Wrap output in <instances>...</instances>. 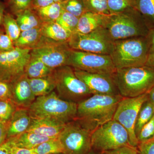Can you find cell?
<instances>
[{
  "label": "cell",
  "mask_w": 154,
  "mask_h": 154,
  "mask_svg": "<svg viewBox=\"0 0 154 154\" xmlns=\"http://www.w3.org/2000/svg\"><path fill=\"white\" fill-rule=\"evenodd\" d=\"M11 154H32L34 152L33 149L22 148L15 146L11 144Z\"/></svg>",
  "instance_id": "b9f144b4"
},
{
  "label": "cell",
  "mask_w": 154,
  "mask_h": 154,
  "mask_svg": "<svg viewBox=\"0 0 154 154\" xmlns=\"http://www.w3.org/2000/svg\"><path fill=\"white\" fill-rule=\"evenodd\" d=\"M67 66L88 72L110 75L114 74L116 69L109 54L72 49L70 53Z\"/></svg>",
  "instance_id": "9c48e42d"
},
{
  "label": "cell",
  "mask_w": 154,
  "mask_h": 154,
  "mask_svg": "<svg viewBox=\"0 0 154 154\" xmlns=\"http://www.w3.org/2000/svg\"><path fill=\"white\" fill-rule=\"evenodd\" d=\"M40 28L22 31L19 38L14 42L15 47L32 50L50 44L42 36Z\"/></svg>",
  "instance_id": "ac0fdd59"
},
{
  "label": "cell",
  "mask_w": 154,
  "mask_h": 154,
  "mask_svg": "<svg viewBox=\"0 0 154 154\" xmlns=\"http://www.w3.org/2000/svg\"><path fill=\"white\" fill-rule=\"evenodd\" d=\"M91 144L92 150L99 153L131 145L126 130L113 119L98 127L92 132Z\"/></svg>",
  "instance_id": "52a82bcc"
},
{
  "label": "cell",
  "mask_w": 154,
  "mask_h": 154,
  "mask_svg": "<svg viewBox=\"0 0 154 154\" xmlns=\"http://www.w3.org/2000/svg\"><path fill=\"white\" fill-rule=\"evenodd\" d=\"M28 80L32 92L36 97L49 94L56 88L55 80L52 74L43 78Z\"/></svg>",
  "instance_id": "7402d4cb"
},
{
  "label": "cell",
  "mask_w": 154,
  "mask_h": 154,
  "mask_svg": "<svg viewBox=\"0 0 154 154\" xmlns=\"http://www.w3.org/2000/svg\"><path fill=\"white\" fill-rule=\"evenodd\" d=\"M4 16L5 15H4V6L0 3V25L3 24Z\"/></svg>",
  "instance_id": "c3c4849f"
},
{
  "label": "cell",
  "mask_w": 154,
  "mask_h": 154,
  "mask_svg": "<svg viewBox=\"0 0 154 154\" xmlns=\"http://www.w3.org/2000/svg\"><path fill=\"white\" fill-rule=\"evenodd\" d=\"M107 16L87 11L79 18L75 33L87 34L99 28H103Z\"/></svg>",
  "instance_id": "ffe728a7"
},
{
  "label": "cell",
  "mask_w": 154,
  "mask_h": 154,
  "mask_svg": "<svg viewBox=\"0 0 154 154\" xmlns=\"http://www.w3.org/2000/svg\"><path fill=\"white\" fill-rule=\"evenodd\" d=\"M51 139L53 138L26 131L7 139L12 145L15 146L28 149H33L40 144Z\"/></svg>",
  "instance_id": "44dd1931"
},
{
  "label": "cell",
  "mask_w": 154,
  "mask_h": 154,
  "mask_svg": "<svg viewBox=\"0 0 154 154\" xmlns=\"http://www.w3.org/2000/svg\"><path fill=\"white\" fill-rule=\"evenodd\" d=\"M17 17L16 20L21 31L40 28L43 23L33 8L26 10Z\"/></svg>",
  "instance_id": "cb8c5ba5"
},
{
  "label": "cell",
  "mask_w": 154,
  "mask_h": 154,
  "mask_svg": "<svg viewBox=\"0 0 154 154\" xmlns=\"http://www.w3.org/2000/svg\"><path fill=\"white\" fill-rule=\"evenodd\" d=\"M113 77L122 97L134 98L148 94L154 87V67L116 69Z\"/></svg>",
  "instance_id": "7a4b0ae2"
},
{
  "label": "cell",
  "mask_w": 154,
  "mask_h": 154,
  "mask_svg": "<svg viewBox=\"0 0 154 154\" xmlns=\"http://www.w3.org/2000/svg\"><path fill=\"white\" fill-rule=\"evenodd\" d=\"M37 154L63 153V149L58 137L51 139L37 146L33 149Z\"/></svg>",
  "instance_id": "83f0119b"
},
{
  "label": "cell",
  "mask_w": 154,
  "mask_h": 154,
  "mask_svg": "<svg viewBox=\"0 0 154 154\" xmlns=\"http://www.w3.org/2000/svg\"><path fill=\"white\" fill-rule=\"evenodd\" d=\"M100 154H139V151L137 147L129 145L102 152Z\"/></svg>",
  "instance_id": "8d00e7d4"
},
{
  "label": "cell",
  "mask_w": 154,
  "mask_h": 154,
  "mask_svg": "<svg viewBox=\"0 0 154 154\" xmlns=\"http://www.w3.org/2000/svg\"><path fill=\"white\" fill-rule=\"evenodd\" d=\"M54 70L48 67L40 60L31 55L25 69L28 79L43 78L51 75Z\"/></svg>",
  "instance_id": "603a6c76"
},
{
  "label": "cell",
  "mask_w": 154,
  "mask_h": 154,
  "mask_svg": "<svg viewBox=\"0 0 154 154\" xmlns=\"http://www.w3.org/2000/svg\"><path fill=\"white\" fill-rule=\"evenodd\" d=\"M7 136H4L0 137V146L2 144L7 140Z\"/></svg>",
  "instance_id": "681fc988"
},
{
  "label": "cell",
  "mask_w": 154,
  "mask_h": 154,
  "mask_svg": "<svg viewBox=\"0 0 154 154\" xmlns=\"http://www.w3.org/2000/svg\"><path fill=\"white\" fill-rule=\"evenodd\" d=\"M148 100L154 107V87L148 93Z\"/></svg>",
  "instance_id": "bcb514c9"
},
{
  "label": "cell",
  "mask_w": 154,
  "mask_h": 154,
  "mask_svg": "<svg viewBox=\"0 0 154 154\" xmlns=\"http://www.w3.org/2000/svg\"><path fill=\"white\" fill-rule=\"evenodd\" d=\"M148 100V94L134 97H123L119 102L113 119L124 127L128 133L131 145L137 147L139 145L135 132L138 114L144 102Z\"/></svg>",
  "instance_id": "8fae6325"
},
{
  "label": "cell",
  "mask_w": 154,
  "mask_h": 154,
  "mask_svg": "<svg viewBox=\"0 0 154 154\" xmlns=\"http://www.w3.org/2000/svg\"><path fill=\"white\" fill-rule=\"evenodd\" d=\"M136 9L143 17L149 29L154 28V0H136Z\"/></svg>",
  "instance_id": "484cf974"
},
{
  "label": "cell",
  "mask_w": 154,
  "mask_h": 154,
  "mask_svg": "<svg viewBox=\"0 0 154 154\" xmlns=\"http://www.w3.org/2000/svg\"><path fill=\"white\" fill-rule=\"evenodd\" d=\"M65 1H66V0H54V2L59 3H62Z\"/></svg>",
  "instance_id": "f907efd6"
},
{
  "label": "cell",
  "mask_w": 154,
  "mask_h": 154,
  "mask_svg": "<svg viewBox=\"0 0 154 154\" xmlns=\"http://www.w3.org/2000/svg\"><path fill=\"white\" fill-rule=\"evenodd\" d=\"M14 43L7 34L0 33V51H10L15 48Z\"/></svg>",
  "instance_id": "f35d334b"
},
{
  "label": "cell",
  "mask_w": 154,
  "mask_h": 154,
  "mask_svg": "<svg viewBox=\"0 0 154 154\" xmlns=\"http://www.w3.org/2000/svg\"><path fill=\"white\" fill-rule=\"evenodd\" d=\"M87 11L103 15L110 14L107 0H83Z\"/></svg>",
  "instance_id": "836d02e7"
},
{
  "label": "cell",
  "mask_w": 154,
  "mask_h": 154,
  "mask_svg": "<svg viewBox=\"0 0 154 154\" xmlns=\"http://www.w3.org/2000/svg\"><path fill=\"white\" fill-rule=\"evenodd\" d=\"M43 22H56L63 12L61 3L54 2L43 8H33Z\"/></svg>",
  "instance_id": "d4e9b609"
},
{
  "label": "cell",
  "mask_w": 154,
  "mask_h": 154,
  "mask_svg": "<svg viewBox=\"0 0 154 154\" xmlns=\"http://www.w3.org/2000/svg\"><path fill=\"white\" fill-rule=\"evenodd\" d=\"M17 108L12 99L0 101V122H9Z\"/></svg>",
  "instance_id": "4dcf8cb0"
},
{
  "label": "cell",
  "mask_w": 154,
  "mask_h": 154,
  "mask_svg": "<svg viewBox=\"0 0 154 154\" xmlns=\"http://www.w3.org/2000/svg\"><path fill=\"white\" fill-rule=\"evenodd\" d=\"M32 154H36V153H35L33 152V153Z\"/></svg>",
  "instance_id": "f5cc1de1"
},
{
  "label": "cell",
  "mask_w": 154,
  "mask_h": 154,
  "mask_svg": "<svg viewBox=\"0 0 154 154\" xmlns=\"http://www.w3.org/2000/svg\"><path fill=\"white\" fill-rule=\"evenodd\" d=\"M3 24L5 29L6 34L14 43L19 38L22 32L17 20L10 14H6L4 16Z\"/></svg>",
  "instance_id": "f1b7e54d"
},
{
  "label": "cell",
  "mask_w": 154,
  "mask_h": 154,
  "mask_svg": "<svg viewBox=\"0 0 154 154\" xmlns=\"http://www.w3.org/2000/svg\"><path fill=\"white\" fill-rule=\"evenodd\" d=\"M139 143L154 137V115L143 127L137 136Z\"/></svg>",
  "instance_id": "e575fe53"
},
{
  "label": "cell",
  "mask_w": 154,
  "mask_h": 154,
  "mask_svg": "<svg viewBox=\"0 0 154 154\" xmlns=\"http://www.w3.org/2000/svg\"><path fill=\"white\" fill-rule=\"evenodd\" d=\"M78 104L64 100L53 91L38 96L28 108L33 118L52 119L64 124L76 118Z\"/></svg>",
  "instance_id": "277c9868"
},
{
  "label": "cell",
  "mask_w": 154,
  "mask_h": 154,
  "mask_svg": "<svg viewBox=\"0 0 154 154\" xmlns=\"http://www.w3.org/2000/svg\"><path fill=\"white\" fill-rule=\"evenodd\" d=\"M65 154L63 153H60V154Z\"/></svg>",
  "instance_id": "db71d44e"
},
{
  "label": "cell",
  "mask_w": 154,
  "mask_h": 154,
  "mask_svg": "<svg viewBox=\"0 0 154 154\" xmlns=\"http://www.w3.org/2000/svg\"><path fill=\"white\" fill-rule=\"evenodd\" d=\"M148 47L149 54H154V28L149 30L147 36H146Z\"/></svg>",
  "instance_id": "60d3db41"
},
{
  "label": "cell",
  "mask_w": 154,
  "mask_h": 154,
  "mask_svg": "<svg viewBox=\"0 0 154 154\" xmlns=\"http://www.w3.org/2000/svg\"><path fill=\"white\" fill-rule=\"evenodd\" d=\"M33 0H9L12 12L17 16L28 9L33 8Z\"/></svg>",
  "instance_id": "d590c367"
},
{
  "label": "cell",
  "mask_w": 154,
  "mask_h": 154,
  "mask_svg": "<svg viewBox=\"0 0 154 154\" xmlns=\"http://www.w3.org/2000/svg\"><path fill=\"white\" fill-rule=\"evenodd\" d=\"M88 154H100V153L92 150Z\"/></svg>",
  "instance_id": "816d5d0a"
},
{
  "label": "cell",
  "mask_w": 154,
  "mask_h": 154,
  "mask_svg": "<svg viewBox=\"0 0 154 154\" xmlns=\"http://www.w3.org/2000/svg\"><path fill=\"white\" fill-rule=\"evenodd\" d=\"M11 83L13 102L17 107L28 109L36 97L30 88L28 77L25 74Z\"/></svg>",
  "instance_id": "9a60e30c"
},
{
  "label": "cell",
  "mask_w": 154,
  "mask_h": 154,
  "mask_svg": "<svg viewBox=\"0 0 154 154\" xmlns=\"http://www.w3.org/2000/svg\"><path fill=\"white\" fill-rule=\"evenodd\" d=\"M103 28L113 41L146 37L149 30L143 17L134 8L107 15Z\"/></svg>",
  "instance_id": "3957f363"
},
{
  "label": "cell",
  "mask_w": 154,
  "mask_h": 154,
  "mask_svg": "<svg viewBox=\"0 0 154 154\" xmlns=\"http://www.w3.org/2000/svg\"><path fill=\"white\" fill-rule=\"evenodd\" d=\"M113 41L103 27L91 33H74L68 42L69 47L74 50L110 55Z\"/></svg>",
  "instance_id": "30bf717a"
},
{
  "label": "cell",
  "mask_w": 154,
  "mask_h": 154,
  "mask_svg": "<svg viewBox=\"0 0 154 154\" xmlns=\"http://www.w3.org/2000/svg\"><path fill=\"white\" fill-rule=\"evenodd\" d=\"M32 119L28 108L18 107L9 122L7 139L26 132L30 127Z\"/></svg>",
  "instance_id": "e0dca14e"
},
{
  "label": "cell",
  "mask_w": 154,
  "mask_h": 154,
  "mask_svg": "<svg viewBox=\"0 0 154 154\" xmlns=\"http://www.w3.org/2000/svg\"><path fill=\"white\" fill-rule=\"evenodd\" d=\"M40 28L43 37L52 44L68 43L72 34L56 22H43Z\"/></svg>",
  "instance_id": "d6986e66"
},
{
  "label": "cell",
  "mask_w": 154,
  "mask_h": 154,
  "mask_svg": "<svg viewBox=\"0 0 154 154\" xmlns=\"http://www.w3.org/2000/svg\"><path fill=\"white\" fill-rule=\"evenodd\" d=\"M74 70L77 77L85 84L93 94L120 95L113 75Z\"/></svg>",
  "instance_id": "5bb4252c"
},
{
  "label": "cell",
  "mask_w": 154,
  "mask_h": 154,
  "mask_svg": "<svg viewBox=\"0 0 154 154\" xmlns=\"http://www.w3.org/2000/svg\"><path fill=\"white\" fill-rule=\"evenodd\" d=\"M54 2V0H33V8H43Z\"/></svg>",
  "instance_id": "7bdbcfd3"
},
{
  "label": "cell",
  "mask_w": 154,
  "mask_h": 154,
  "mask_svg": "<svg viewBox=\"0 0 154 154\" xmlns=\"http://www.w3.org/2000/svg\"><path fill=\"white\" fill-rule=\"evenodd\" d=\"M65 125L48 119L32 118L27 131L55 138L58 137Z\"/></svg>",
  "instance_id": "2e32d148"
},
{
  "label": "cell",
  "mask_w": 154,
  "mask_h": 154,
  "mask_svg": "<svg viewBox=\"0 0 154 154\" xmlns=\"http://www.w3.org/2000/svg\"><path fill=\"white\" fill-rule=\"evenodd\" d=\"M12 99L11 83L0 80V101Z\"/></svg>",
  "instance_id": "74e56055"
},
{
  "label": "cell",
  "mask_w": 154,
  "mask_h": 154,
  "mask_svg": "<svg viewBox=\"0 0 154 154\" xmlns=\"http://www.w3.org/2000/svg\"><path fill=\"white\" fill-rule=\"evenodd\" d=\"M8 124L9 122H0V137L4 136H7V130L8 127Z\"/></svg>",
  "instance_id": "f6af8a7d"
},
{
  "label": "cell",
  "mask_w": 154,
  "mask_h": 154,
  "mask_svg": "<svg viewBox=\"0 0 154 154\" xmlns=\"http://www.w3.org/2000/svg\"><path fill=\"white\" fill-rule=\"evenodd\" d=\"M8 1H9V0H8Z\"/></svg>",
  "instance_id": "11a10c76"
},
{
  "label": "cell",
  "mask_w": 154,
  "mask_h": 154,
  "mask_svg": "<svg viewBox=\"0 0 154 154\" xmlns=\"http://www.w3.org/2000/svg\"><path fill=\"white\" fill-rule=\"evenodd\" d=\"M79 18L63 10L60 17L57 20V23L59 24L66 30L72 34L76 30Z\"/></svg>",
  "instance_id": "f546056e"
},
{
  "label": "cell",
  "mask_w": 154,
  "mask_h": 154,
  "mask_svg": "<svg viewBox=\"0 0 154 154\" xmlns=\"http://www.w3.org/2000/svg\"><path fill=\"white\" fill-rule=\"evenodd\" d=\"M11 145L8 140L0 146V154H11Z\"/></svg>",
  "instance_id": "ee69618b"
},
{
  "label": "cell",
  "mask_w": 154,
  "mask_h": 154,
  "mask_svg": "<svg viewBox=\"0 0 154 154\" xmlns=\"http://www.w3.org/2000/svg\"><path fill=\"white\" fill-rule=\"evenodd\" d=\"M137 148L139 154H154V137L139 143Z\"/></svg>",
  "instance_id": "ab89813d"
},
{
  "label": "cell",
  "mask_w": 154,
  "mask_h": 154,
  "mask_svg": "<svg viewBox=\"0 0 154 154\" xmlns=\"http://www.w3.org/2000/svg\"><path fill=\"white\" fill-rule=\"evenodd\" d=\"M120 95L93 94L78 104L77 120L93 132L98 127L113 119Z\"/></svg>",
  "instance_id": "6da1fadb"
},
{
  "label": "cell",
  "mask_w": 154,
  "mask_h": 154,
  "mask_svg": "<svg viewBox=\"0 0 154 154\" xmlns=\"http://www.w3.org/2000/svg\"><path fill=\"white\" fill-rule=\"evenodd\" d=\"M154 115V107L147 100L142 105L138 114L135 126V132L136 136L143 127L151 119Z\"/></svg>",
  "instance_id": "4316f807"
},
{
  "label": "cell",
  "mask_w": 154,
  "mask_h": 154,
  "mask_svg": "<svg viewBox=\"0 0 154 154\" xmlns=\"http://www.w3.org/2000/svg\"><path fill=\"white\" fill-rule=\"evenodd\" d=\"M52 75L57 95L64 100L78 104L93 95L85 84L77 77L72 67L65 66L54 69Z\"/></svg>",
  "instance_id": "8992f818"
},
{
  "label": "cell",
  "mask_w": 154,
  "mask_h": 154,
  "mask_svg": "<svg viewBox=\"0 0 154 154\" xmlns=\"http://www.w3.org/2000/svg\"><path fill=\"white\" fill-rule=\"evenodd\" d=\"M30 51L15 47L10 51H0V80L12 83L25 74Z\"/></svg>",
  "instance_id": "7c38bea8"
},
{
  "label": "cell",
  "mask_w": 154,
  "mask_h": 154,
  "mask_svg": "<svg viewBox=\"0 0 154 154\" xmlns=\"http://www.w3.org/2000/svg\"><path fill=\"white\" fill-rule=\"evenodd\" d=\"M92 131L75 120L65 125L59 139L65 154H88L92 150Z\"/></svg>",
  "instance_id": "ba28073f"
},
{
  "label": "cell",
  "mask_w": 154,
  "mask_h": 154,
  "mask_svg": "<svg viewBox=\"0 0 154 154\" xmlns=\"http://www.w3.org/2000/svg\"><path fill=\"white\" fill-rule=\"evenodd\" d=\"M72 49L68 43L45 45L30 51V54L40 60L48 67L54 69L67 66Z\"/></svg>",
  "instance_id": "4fadbf2b"
},
{
  "label": "cell",
  "mask_w": 154,
  "mask_h": 154,
  "mask_svg": "<svg viewBox=\"0 0 154 154\" xmlns=\"http://www.w3.org/2000/svg\"><path fill=\"white\" fill-rule=\"evenodd\" d=\"M110 14L120 13L128 9H136V0H107Z\"/></svg>",
  "instance_id": "d6a6232c"
},
{
  "label": "cell",
  "mask_w": 154,
  "mask_h": 154,
  "mask_svg": "<svg viewBox=\"0 0 154 154\" xmlns=\"http://www.w3.org/2000/svg\"><path fill=\"white\" fill-rule=\"evenodd\" d=\"M116 69L143 66L149 55L146 37L116 40L110 54Z\"/></svg>",
  "instance_id": "5b68a950"
},
{
  "label": "cell",
  "mask_w": 154,
  "mask_h": 154,
  "mask_svg": "<svg viewBox=\"0 0 154 154\" xmlns=\"http://www.w3.org/2000/svg\"><path fill=\"white\" fill-rule=\"evenodd\" d=\"M61 4L65 11L79 18L87 12L83 0H66Z\"/></svg>",
  "instance_id": "1f68e13d"
},
{
  "label": "cell",
  "mask_w": 154,
  "mask_h": 154,
  "mask_svg": "<svg viewBox=\"0 0 154 154\" xmlns=\"http://www.w3.org/2000/svg\"><path fill=\"white\" fill-rule=\"evenodd\" d=\"M145 65L147 66L154 67V54H149Z\"/></svg>",
  "instance_id": "7dc6e473"
}]
</instances>
